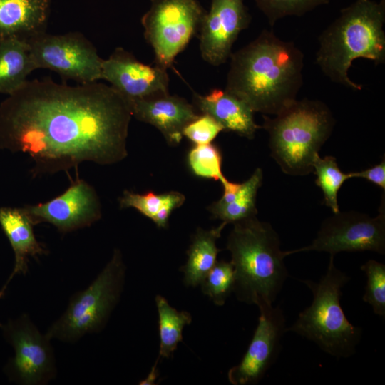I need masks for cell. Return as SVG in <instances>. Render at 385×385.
Instances as JSON below:
<instances>
[{
  "instance_id": "obj_1",
  "label": "cell",
  "mask_w": 385,
  "mask_h": 385,
  "mask_svg": "<svg viewBox=\"0 0 385 385\" xmlns=\"http://www.w3.org/2000/svg\"><path fill=\"white\" fill-rule=\"evenodd\" d=\"M131 118L127 101L105 83L27 81L0 103V149L28 154L36 176L86 161L115 164L128 155Z\"/></svg>"
},
{
  "instance_id": "obj_2",
  "label": "cell",
  "mask_w": 385,
  "mask_h": 385,
  "mask_svg": "<svg viewBox=\"0 0 385 385\" xmlns=\"http://www.w3.org/2000/svg\"><path fill=\"white\" fill-rule=\"evenodd\" d=\"M230 59L225 89L254 112L274 115L297 99L303 84L304 54L293 42L264 30Z\"/></svg>"
},
{
  "instance_id": "obj_3",
  "label": "cell",
  "mask_w": 385,
  "mask_h": 385,
  "mask_svg": "<svg viewBox=\"0 0 385 385\" xmlns=\"http://www.w3.org/2000/svg\"><path fill=\"white\" fill-rule=\"evenodd\" d=\"M385 1L356 0L319 36L316 63L332 82L354 91L362 89L348 75L359 58L385 62Z\"/></svg>"
},
{
  "instance_id": "obj_4",
  "label": "cell",
  "mask_w": 385,
  "mask_h": 385,
  "mask_svg": "<svg viewBox=\"0 0 385 385\" xmlns=\"http://www.w3.org/2000/svg\"><path fill=\"white\" fill-rule=\"evenodd\" d=\"M278 234L257 216L233 224L227 241L237 299L258 307L272 305L289 274Z\"/></svg>"
},
{
  "instance_id": "obj_5",
  "label": "cell",
  "mask_w": 385,
  "mask_h": 385,
  "mask_svg": "<svg viewBox=\"0 0 385 385\" xmlns=\"http://www.w3.org/2000/svg\"><path fill=\"white\" fill-rule=\"evenodd\" d=\"M335 119L319 100L296 99L274 118L263 115L271 155L281 170L303 176L313 171L316 155L330 137Z\"/></svg>"
},
{
  "instance_id": "obj_6",
  "label": "cell",
  "mask_w": 385,
  "mask_h": 385,
  "mask_svg": "<svg viewBox=\"0 0 385 385\" xmlns=\"http://www.w3.org/2000/svg\"><path fill=\"white\" fill-rule=\"evenodd\" d=\"M334 257L330 255L326 273L319 282L302 280L313 299L287 331L314 342L332 356L348 358L355 354L362 329L349 322L341 307L342 290L350 277L334 265Z\"/></svg>"
},
{
  "instance_id": "obj_7",
  "label": "cell",
  "mask_w": 385,
  "mask_h": 385,
  "mask_svg": "<svg viewBox=\"0 0 385 385\" xmlns=\"http://www.w3.org/2000/svg\"><path fill=\"white\" fill-rule=\"evenodd\" d=\"M125 265L122 254L115 250L112 257L93 282L70 298L64 312L46 332L52 340L75 343L106 326L123 289Z\"/></svg>"
},
{
  "instance_id": "obj_8",
  "label": "cell",
  "mask_w": 385,
  "mask_h": 385,
  "mask_svg": "<svg viewBox=\"0 0 385 385\" xmlns=\"http://www.w3.org/2000/svg\"><path fill=\"white\" fill-rule=\"evenodd\" d=\"M141 23L155 64L168 69L201 25L205 11L197 0H150Z\"/></svg>"
},
{
  "instance_id": "obj_9",
  "label": "cell",
  "mask_w": 385,
  "mask_h": 385,
  "mask_svg": "<svg viewBox=\"0 0 385 385\" xmlns=\"http://www.w3.org/2000/svg\"><path fill=\"white\" fill-rule=\"evenodd\" d=\"M0 328L14 349L13 357L4 368L9 381L20 385H45L56 377L51 339L38 329L28 314L8 319Z\"/></svg>"
},
{
  "instance_id": "obj_10",
  "label": "cell",
  "mask_w": 385,
  "mask_h": 385,
  "mask_svg": "<svg viewBox=\"0 0 385 385\" xmlns=\"http://www.w3.org/2000/svg\"><path fill=\"white\" fill-rule=\"evenodd\" d=\"M27 41L35 70L49 69L80 84L101 79L103 58L82 34L53 35L43 31L27 38Z\"/></svg>"
},
{
  "instance_id": "obj_11",
  "label": "cell",
  "mask_w": 385,
  "mask_h": 385,
  "mask_svg": "<svg viewBox=\"0 0 385 385\" xmlns=\"http://www.w3.org/2000/svg\"><path fill=\"white\" fill-rule=\"evenodd\" d=\"M325 252L334 256L341 252L372 251L385 253L384 197L379 215L372 217L356 211L333 213L322 223L312 242L293 250L286 255L300 252Z\"/></svg>"
},
{
  "instance_id": "obj_12",
  "label": "cell",
  "mask_w": 385,
  "mask_h": 385,
  "mask_svg": "<svg viewBox=\"0 0 385 385\" xmlns=\"http://www.w3.org/2000/svg\"><path fill=\"white\" fill-rule=\"evenodd\" d=\"M22 208L34 225L50 223L61 233L89 227L101 217V206L95 189L78 177L58 196Z\"/></svg>"
},
{
  "instance_id": "obj_13",
  "label": "cell",
  "mask_w": 385,
  "mask_h": 385,
  "mask_svg": "<svg viewBox=\"0 0 385 385\" xmlns=\"http://www.w3.org/2000/svg\"><path fill=\"white\" fill-rule=\"evenodd\" d=\"M258 308V324L247 349L240 363L227 373L228 380L233 385L257 384L277 359L281 339L287 332L285 317L279 306Z\"/></svg>"
},
{
  "instance_id": "obj_14",
  "label": "cell",
  "mask_w": 385,
  "mask_h": 385,
  "mask_svg": "<svg viewBox=\"0 0 385 385\" xmlns=\"http://www.w3.org/2000/svg\"><path fill=\"white\" fill-rule=\"evenodd\" d=\"M251 16L244 0H212L200 27V51L212 66L225 63L240 32L247 28Z\"/></svg>"
},
{
  "instance_id": "obj_15",
  "label": "cell",
  "mask_w": 385,
  "mask_h": 385,
  "mask_svg": "<svg viewBox=\"0 0 385 385\" xmlns=\"http://www.w3.org/2000/svg\"><path fill=\"white\" fill-rule=\"evenodd\" d=\"M168 70L138 61L123 48H116L101 63V79L108 81L127 102L169 93Z\"/></svg>"
},
{
  "instance_id": "obj_16",
  "label": "cell",
  "mask_w": 385,
  "mask_h": 385,
  "mask_svg": "<svg viewBox=\"0 0 385 385\" xmlns=\"http://www.w3.org/2000/svg\"><path fill=\"white\" fill-rule=\"evenodd\" d=\"M132 117L155 127L173 146L183 139L185 127L196 118L193 105L186 99L169 93L128 102Z\"/></svg>"
},
{
  "instance_id": "obj_17",
  "label": "cell",
  "mask_w": 385,
  "mask_h": 385,
  "mask_svg": "<svg viewBox=\"0 0 385 385\" xmlns=\"http://www.w3.org/2000/svg\"><path fill=\"white\" fill-rule=\"evenodd\" d=\"M194 105L202 113L212 116L224 131L252 139L261 127L254 120V111L242 100L227 91L215 88L205 95L195 93Z\"/></svg>"
},
{
  "instance_id": "obj_18",
  "label": "cell",
  "mask_w": 385,
  "mask_h": 385,
  "mask_svg": "<svg viewBox=\"0 0 385 385\" xmlns=\"http://www.w3.org/2000/svg\"><path fill=\"white\" fill-rule=\"evenodd\" d=\"M0 226L9 241L14 254V266L6 283L16 274H26L29 257L37 259L48 250L39 242L34 232V225L22 207H0Z\"/></svg>"
},
{
  "instance_id": "obj_19",
  "label": "cell",
  "mask_w": 385,
  "mask_h": 385,
  "mask_svg": "<svg viewBox=\"0 0 385 385\" xmlns=\"http://www.w3.org/2000/svg\"><path fill=\"white\" fill-rule=\"evenodd\" d=\"M262 180V170L257 168L242 183L227 179L221 183L223 187L222 197L208 207L212 217L227 225L257 216L256 198Z\"/></svg>"
},
{
  "instance_id": "obj_20",
  "label": "cell",
  "mask_w": 385,
  "mask_h": 385,
  "mask_svg": "<svg viewBox=\"0 0 385 385\" xmlns=\"http://www.w3.org/2000/svg\"><path fill=\"white\" fill-rule=\"evenodd\" d=\"M50 0H0V38H29L45 31Z\"/></svg>"
},
{
  "instance_id": "obj_21",
  "label": "cell",
  "mask_w": 385,
  "mask_h": 385,
  "mask_svg": "<svg viewBox=\"0 0 385 385\" xmlns=\"http://www.w3.org/2000/svg\"><path fill=\"white\" fill-rule=\"evenodd\" d=\"M226 225L222 222L210 230L198 227L192 235L186 263L180 269L184 274L183 282L187 287L200 285L215 265L217 254L221 251L216 242Z\"/></svg>"
},
{
  "instance_id": "obj_22",
  "label": "cell",
  "mask_w": 385,
  "mask_h": 385,
  "mask_svg": "<svg viewBox=\"0 0 385 385\" xmlns=\"http://www.w3.org/2000/svg\"><path fill=\"white\" fill-rule=\"evenodd\" d=\"M34 70L27 39L0 38V93L9 96L16 91Z\"/></svg>"
},
{
  "instance_id": "obj_23",
  "label": "cell",
  "mask_w": 385,
  "mask_h": 385,
  "mask_svg": "<svg viewBox=\"0 0 385 385\" xmlns=\"http://www.w3.org/2000/svg\"><path fill=\"white\" fill-rule=\"evenodd\" d=\"M185 195L177 191L155 194L153 191L139 194L125 190L119 199L120 208L132 207L148 217L159 228H166L172 212L183 205Z\"/></svg>"
},
{
  "instance_id": "obj_24",
  "label": "cell",
  "mask_w": 385,
  "mask_h": 385,
  "mask_svg": "<svg viewBox=\"0 0 385 385\" xmlns=\"http://www.w3.org/2000/svg\"><path fill=\"white\" fill-rule=\"evenodd\" d=\"M155 303L158 314L159 358L169 359L182 342L183 328L191 323L192 317L186 311H178L171 307L160 295L155 297Z\"/></svg>"
},
{
  "instance_id": "obj_25",
  "label": "cell",
  "mask_w": 385,
  "mask_h": 385,
  "mask_svg": "<svg viewBox=\"0 0 385 385\" xmlns=\"http://www.w3.org/2000/svg\"><path fill=\"white\" fill-rule=\"evenodd\" d=\"M312 168V172L317 176L315 183L323 192L324 205L329 207L333 213L338 212V192L343 183L350 179L349 173L342 172L336 158L331 155L321 158L319 154L316 155Z\"/></svg>"
},
{
  "instance_id": "obj_26",
  "label": "cell",
  "mask_w": 385,
  "mask_h": 385,
  "mask_svg": "<svg viewBox=\"0 0 385 385\" xmlns=\"http://www.w3.org/2000/svg\"><path fill=\"white\" fill-rule=\"evenodd\" d=\"M235 282V270L230 262L217 261L200 284L201 289L218 306L225 304L233 292Z\"/></svg>"
},
{
  "instance_id": "obj_27",
  "label": "cell",
  "mask_w": 385,
  "mask_h": 385,
  "mask_svg": "<svg viewBox=\"0 0 385 385\" xmlns=\"http://www.w3.org/2000/svg\"><path fill=\"white\" fill-rule=\"evenodd\" d=\"M188 162L194 175L218 180L227 178L222 170V156L220 149L212 143L196 145L189 151Z\"/></svg>"
},
{
  "instance_id": "obj_28",
  "label": "cell",
  "mask_w": 385,
  "mask_h": 385,
  "mask_svg": "<svg viewBox=\"0 0 385 385\" xmlns=\"http://www.w3.org/2000/svg\"><path fill=\"white\" fill-rule=\"evenodd\" d=\"M257 6L267 17L271 26L286 16H301L329 0H255Z\"/></svg>"
},
{
  "instance_id": "obj_29",
  "label": "cell",
  "mask_w": 385,
  "mask_h": 385,
  "mask_svg": "<svg viewBox=\"0 0 385 385\" xmlns=\"http://www.w3.org/2000/svg\"><path fill=\"white\" fill-rule=\"evenodd\" d=\"M366 276L363 301L368 303L375 314L385 316V265L369 260L361 267Z\"/></svg>"
},
{
  "instance_id": "obj_30",
  "label": "cell",
  "mask_w": 385,
  "mask_h": 385,
  "mask_svg": "<svg viewBox=\"0 0 385 385\" xmlns=\"http://www.w3.org/2000/svg\"><path fill=\"white\" fill-rule=\"evenodd\" d=\"M221 131L223 128L217 120L202 113L185 127L183 135L195 145H205L211 143Z\"/></svg>"
},
{
  "instance_id": "obj_31",
  "label": "cell",
  "mask_w": 385,
  "mask_h": 385,
  "mask_svg": "<svg viewBox=\"0 0 385 385\" xmlns=\"http://www.w3.org/2000/svg\"><path fill=\"white\" fill-rule=\"evenodd\" d=\"M350 178H360L379 186L384 190H385V159L377 165L361 171L349 173Z\"/></svg>"
},
{
  "instance_id": "obj_32",
  "label": "cell",
  "mask_w": 385,
  "mask_h": 385,
  "mask_svg": "<svg viewBox=\"0 0 385 385\" xmlns=\"http://www.w3.org/2000/svg\"><path fill=\"white\" fill-rule=\"evenodd\" d=\"M157 376L158 370L157 364L155 363V365L152 367L151 371L150 372L148 376L146 377L145 379L141 381L140 384H152L157 378Z\"/></svg>"
},
{
  "instance_id": "obj_33",
  "label": "cell",
  "mask_w": 385,
  "mask_h": 385,
  "mask_svg": "<svg viewBox=\"0 0 385 385\" xmlns=\"http://www.w3.org/2000/svg\"><path fill=\"white\" fill-rule=\"evenodd\" d=\"M7 285H8V284L6 283V284L4 285V287H2V289L0 290V299H1L2 297L4 296ZM1 324H0V326H1Z\"/></svg>"
}]
</instances>
